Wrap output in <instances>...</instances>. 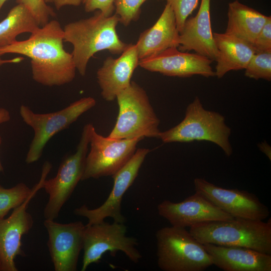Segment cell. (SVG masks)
Wrapping results in <instances>:
<instances>
[{"instance_id": "ac0fdd59", "label": "cell", "mask_w": 271, "mask_h": 271, "mask_svg": "<svg viewBox=\"0 0 271 271\" xmlns=\"http://www.w3.org/2000/svg\"><path fill=\"white\" fill-rule=\"evenodd\" d=\"M178 49L183 52L194 50L212 61H216L219 52L212 31L210 0H201L195 16L187 18L179 33Z\"/></svg>"}, {"instance_id": "e575fe53", "label": "cell", "mask_w": 271, "mask_h": 271, "mask_svg": "<svg viewBox=\"0 0 271 271\" xmlns=\"http://www.w3.org/2000/svg\"><path fill=\"white\" fill-rule=\"evenodd\" d=\"M47 4L53 3L55 0H45Z\"/></svg>"}, {"instance_id": "8fae6325", "label": "cell", "mask_w": 271, "mask_h": 271, "mask_svg": "<svg viewBox=\"0 0 271 271\" xmlns=\"http://www.w3.org/2000/svg\"><path fill=\"white\" fill-rule=\"evenodd\" d=\"M50 169L43 167L41 178L34 187L31 194L20 206L14 209L7 218L0 219V260L2 271H17L15 259L17 256H25L22 248V238L31 229L34 224L33 217L27 211L28 204L37 192L42 188L43 183Z\"/></svg>"}, {"instance_id": "d590c367", "label": "cell", "mask_w": 271, "mask_h": 271, "mask_svg": "<svg viewBox=\"0 0 271 271\" xmlns=\"http://www.w3.org/2000/svg\"><path fill=\"white\" fill-rule=\"evenodd\" d=\"M2 270V263L0 260V271Z\"/></svg>"}, {"instance_id": "ba28073f", "label": "cell", "mask_w": 271, "mask_h": 271, "mask_svg": "<svg viewBox=\"0 0 271 271\" xmlns=\"http://www.w3.org/2000/svg\"><path fill=\"white\" fill-rule=\"evenodd\" d=\"M93 126L90 123L84 126L76 152L63 159L55 177L44 180L42 188L49 195L44 210L45 219L55 220L58 217L62 207L81 181Z\"/></svg>"}, {"instance_id": "f546056e", "label": "cell", "mask_w": 271, "mask_h": 271, "mask_svg": "<svg viewBox=\"0 0 271 271\" xmlns=\"http://www.w3.org/2000/svg\"><path fill=\"white\" fill-rule=\"evenodd\" d=\"M115 0H83L85 11L92 12L99 11L104 15L109 16L114 10Z\"/></svg>"}, {"instance_id": "3957f363", "label": "cell", "mask_w": 271, "mask_h": 271, "mask_svg": "<svg viewBox=\"0 0 271 271\" xmlns=\"http://www.w3.org/2000/svg\"><path fill=\"white\" fill-rule=\"evenodd\" d=\"M202 244L240 246L271 254V219L267 222L233 218L209 221L190 227Z\"/></svg>"}, {"instance_id": "7402d4cb", "label": "cell", "mask_w": 271, "mask_h": 271, "mask_svg": "<svg viewBox=\"0 0 271 271\" xmlns=\"http://www.w3.org/2000/svg\"><path fill=\"white\" fill-rule=\"evenodd\" d=\"M269 17L235 0L228 4L225 33L253 45Z\"/></svg>"}, {"instance_id": "d4e9b609", "label": "cell", "mask_w": 271, "mask_h": 271, "mask_svg": "<svg viewBox=\"0 0 271 271\" xmlns=\"http://www.w3.org/2000/svg\"><path fill=\"white\" fill-rule=\"evenodd\" d=\"M245 76L252 79L271 80V51L256 52L245 68Z\"/></svg>"}, {"instance_id": "ffe728a7", "label": "cell", "mask_w": 271, "mask_h": 271, "mask_svg": "<svg viewBox=\"0 0 271 271\" xmlns=\"http://www.w3.org/2000/svg\"><path fill=\"white\" fill-rule=\"evenodd\" d=\"M179 38L174 12L167 3L156 22L141 33L135 44L139 59L152 56L171 47H178Z\"/></svg>"}, {"instance_id": "6da1fadb", "label": "cell", "mask_w": 271, "mask_h": 271, "mask_svg": "<svg viewBox=\"0 0 271 271\" xmlns=\"http://www.w3.org/2000/svg\"><path fill=\"white\" fill-rule=\"evenodd\" d=\"M64 33L57 20L49 21L31 33L26 40H16L0 48V56L17 54L31 59L33 79L52 87L69 83L75 78L76 68L71 53L64 47Z\"/></svg>"}, {"instance_id": "603a6c76", "label": "cell", "mask_w": 271, "mask_h": 271, "mask_svg": "<svg viewBox=\"0 0 271 271\" xmlns=\"http://www.w3.org/2000/svg\"><path fill=\"white\" fill-rule=\"evenodd\" d=\"M39 27L29 10L18 4L0 22V48L13 43L20 34L32 33Z\"/></svg>"}, {"instance_id": "e0dca14e", "label": "cell", "mask_w": 271, "mask_h": 271, "mask_svg": "<svg viewBox=\"0 0 271 271\" xmlns=\"http://www.w3.org/2000/svg\"><path fill=\"white\" fill-rule=\"evenodd\" d=\"M139 58L136 44H128L119 57H107L97 70L96 77L103 98L107 101L116 99L117 95L130 84Z\"/></svg>"}, {"instance_id": "cb8c5ba5", "label": "cell", "mask_w": 271, "mask_h": 271, "mask_svg": "<svg viewBox=\"0 0 271 271\" xmlns=\"http://www.w3.org/2000/svg\"><path fill=\"white\" fill-rule=\"evenodd\" d=\"M33 190L34 188H30L24 183L10 188L0 187V219L5 218L11 209L21 205Z\"/></svg>"}, {"instance_id": "8992f818", "label": "cell", "mask_w": 271, "mask_h": 271, "mask_svg": "<svg viewBox=\"0 0 271 271\" xmlns=\"http://www.w3.org/2000/svg\"><path fill=\"white\" fill-rule=\"evenodd\" d=\"M156 238L157 263L162 270L202 271L213 265L203 244L185 228H161Z\"/></svg>"}, {"instance_id": "4fadbf2b", "label": "cell", "mask_w": 271, "mask_h": 271, "mask_svg": "<svg viewBox=\"0 0 271 271\" xmlns=\"http://www.w3.org/2000/svg\"><path fill=\"white\" fill-rule=\"evenodd\" d=\"M194 185L196 192L233 218L263 220L269 215L268 207L248 191L219 187L201 178L194 179Z\"/></svg>"}, {"instance_id": "5b68a950", "label": "cell", "mask_w": 271, "mask_h": 271, "mask_svg": "<svg viewBox=\"0 0 271 271\" xmlns=\"http://www.w3.org/2000/svg\"><path fill=\"white\" fill-rule=\"evenodd\" d=\"M118 113L108 137L116 139L158 138L160 119L145 89L134 81L120 91L116 99Z\"/></svg>"}, {"instance_id": "484cf974", "label": "cell", "mask_w": 271, "mask_h": 271, "mask_svg": "<svg viewBox=\"0 0 271 271\" xmlns=\"http://www.w3.org/2000/svg\"><path fill=\"white\" fill-rule=\"evenodd\" d=\"M147 0H115L114 10L119 18V23L128 26L140 17L142 5Z\"/></svg>"}, {"instance_id": "277c9868", "label": "cell", "mask_w": 271, "mask_h": 271, "mask_svg": "<svg viewBox=\"0 0 271 271\" xmlns=\"http://www.w3.org/2000/svg\"><path fill=\"white\" fill-rule=\"evenodd\" d=\"M231 132L224 116L205 109L196 96L187 107L183 119L168 130L160 131L158 138L165 143L210 142L229 157L233 152L229 141Z\"/></svg>"}, {"instance_id": "1f68e13d", "label": "cell", "mask_w": 271, "mask_h": 271, "mask_svg": "<svg viewBox=\"0 0 271 271\" xmlns=\"http://www.w3.org/2000/svg\"><path fill=\"white\" fill-rule=\"evenodd\" d=\"M10 119V114L9 112L4 108H0V124L7 122ZM2 144V138L0 136V147ZM4 170L3 166L0 160V172ZM2 186L0 184V187Z\"/></svg>"}, {"instance_id": "7a4b0ae2", "label": "cell", "mask_w": 271, "mask_h": 271, "mask_svg": "<svg viewBox=\"0 0 271 271\" xmlns=\"http://www.w3.org/2000/svg\"><path fill=\"white\" fill-rule=\"evenodd\" d=\"M118 23L116 14L107 16L97 11L91 17L64 26V42L72 45L71 54L81 76L85 75L89 61L97 52L108 50L120 54L125 49L127 44L120 39L116 32Z\"/></svg>"}, {"instance_id": "5bb4252c", "label": "cell", "mask_w": 271, "mask_h": 271, "mask_svg": "<svg viewBox=\"0 0 271 271\" xmlns=\"http://www.w3.org/2000/svg\"><path fill=\"white\" fill-rule=\"evenodd\" d=\"M44 225L48 234L47 245L54 270H76L85 225L79 221L60 223L48 219H45Z\"/></svg>"}, {"instance_id": "f1b7e54d", "label": "cell", "mask_w": 271, "mask_h": 271, "mask_svg": "<svg viewBox=\"0 0 271 271\" xmlns=\"http://www.w3.org/2000/svg\"><path fill=\"white\" fill-rule=\"evenodd\" d=\"M256 52L271 51V17L257 36L252 45Z\"/></svg>"}, {"instance_id": "7c38bea8", "label": "cell", "mask_w": 271, "mask_h": 271, "mask_svg": "<svg viewBox=\"0 0 271 271\" xmlns=\"http://www.w3.org/2000/svg\"><path fill=\"white\" fill-rule=\"evenodd\" d=\"M150 152L147 148L137 149L130 160L112 176L113 179L112 190L101 205L96 208L89 209L86 205H83L74 209V214L87 218V225L102 222L107 217L112 218L115 222L124 223L125 218L121 211L123 196L136 179Z\"/></svg>"}, {"instance_id": "d6a6232c", "label": "cell", "mask_w": 271, "mask_h": 271, "mask_svg": "<svg viewBox=\"0 0 271 271\" xmlns=\"http://www.w3.org/2000/svg\"><path fill=\"white\" fill-rule=\"evenodd\" d=\"M24 60L22 57H18L11 59H3L0 56V66L8 63H18Z\"/></svg>"}, {"instance_id": "4dcf8cb0", "label": "cell", "mask_w": 271, "mask_h": 271, "mask_svg": "<svg viewBox=\"0 0 271 271\" xmlns=\"http://www.w3.org/2000/svg\"><path fill=\"white\" fill-rule=\"evenodd\" d=\"M83 0H55L54 4L57 10H59L65 6H79Z\"/></svg>"}, {"instance_id": "44dd1931", "label": "cell", "mask_w": 271, "mask_h": 271, "mask_svg": "<svg viewBox=\"0 0 271 271\" xmlns=\"http://www.w3.org/2000/svg\"><path fill=\"white\" fill-rule=\"evenodd\" d=\"M213 36L219 52L215 76L221 78L230 71L245 69L256 53L252 45L225 33H213Z\"/></svg>"}, {"instance_id": "4316f807", "label": "cell", "mask_w": 271, "mask_h": 271, "mask_svg": "<svg viewBox=\"0 0 271 271\" xmlns=\"http://www.w3.org/2000/svg\"><path fill=\"white\" fill-rule=\"evenodd\" d=\"M16 2L29 10L40 27L46 25L50 17L55 16L54 10L45 0H17Z\"/></svg>"}, {"instance_id": "9c48e42d", "label": "cell", "mask_w": 271, "mask_h": 271, "mask_svg": "<svg viewBox=\"0 0 271 271\" xmlns=\"http://www.w3.org/2000/svg\"><path fill=\"white\" fill-rule=\"evenodd\" d=\"M126 227L123 223L114 221L85 225L83 235L81 270H85L92 263L99 261L102 255L109 251L114 256L117 251L123 252L132 262L137 263L142 255L136 246L137 240L126 235Z\"/></svg>"}, {"instance_id": "30bf717a", "label": "cell", "mask_w": 271, "mask_h": 271, "mask_svg": "<svg viewBox=\"0 0 271 271\" xmlns=\"http://www.w3.org/2000/svg\"><path fill=\"white\" fill-rule=\"evenodd\" d=\"M142 138L116 139L105 137L91 129L89 146L81 181L112 176L132 157Z\"/></svg>"}, {"instance_id": "d6986e66", "label": "cell", "mask_w": 271, "mask_h": 271, "mask_svg": "<svg viewBox=\"0 0 271 271\" xmlns=\"http://www.w3.org/2000/svg\"><path fill=\"white\" fill-rule=\"evenodd\" d=\"M203 245L213 265L224 271H271V254L240 246Z\"/></svg>"}, {"instance_id": "836d02e7", "label": "cell", "mask_w": 271, "mask_h": 271, "mask_svg": "<svg viewBox=\"0 0 271 271\" xmlns=\"http://www.w3.org/2000/svg\"><path fill=\"white\" fill-rule=\"evenodd\" d=\"M8 0H0V12L3 8L4 4Z\"/></svg>"}, {"instance_id": "2e32d148", "label": "cell", "mask_w": 271, "mask_h": 271, "mask_svg": "<svg viewBox=\"0 0 271 271\" xmlns=\"http://www.w3.org/2000/svg\"><path fill=\"white\" fill-rule=\"evenodd\" d=\"M157 209L159 214L172 226L180 228L233 218L196 192L180 202L164 200L158 205Z\"/></svg>"}, {"instance_id": "83f0119b", "label": "cell", "mask_w": 271, "mask_h": 271, "mask_svg": "<svg viewBox=\"0 0 271 271\" xmlns=\"http://www.w3.org/2000/svg\"><path fill=\"white\" fill-rule=\"evenodd\" d=\"M166 1L174 12L177 28L180 33L186 20L197 7L199 0Z\"/></svg>"}, {"instance_id": "9a60e30c", "label": "cell", "mask_w": 271, "mask_h": 271, "mask_svg": "<svg viewBox=\"0 0 271 271\" xmlns=\"http://www.w3.org/2000/svg\"><path fill=\"white\" fill-rule=\"evenodd\" d=\"M177 48L171 47L140 60L139 65L146 70L169 76L189 77L194 75L205 77L215 76V72L211 66V60L197 53L181 51Z\"/></svg>"}, {"instance_id": "52a82bcc", "label": "cell", "mask_w": 271, "mask_h": 271, "mask_svg": "<svg viewBox=\"0 0 271 271\" xmlns=\"http://www.w3.org/2000/svg\"><path fill=\"white\" fill-rule=\"evenodd\" d=\"M95 105V99L89 96L82 98L57 111L36 113L27 106L22 104L20 108V115L34 132L26 158L27 164H32L39 160L45 145L54 135L68 128L82 114Z\"/></svg>"}]
</instances>
